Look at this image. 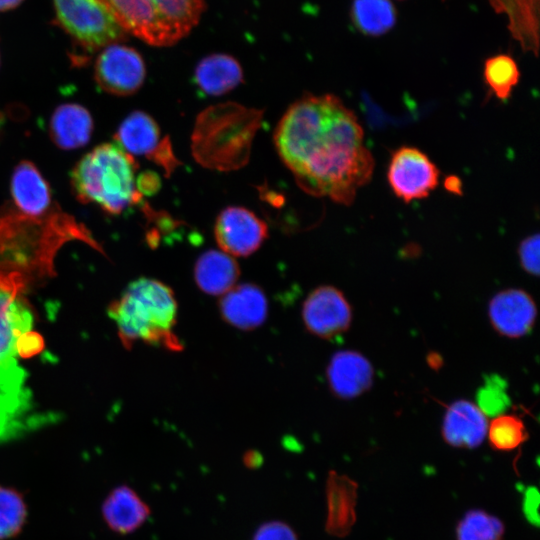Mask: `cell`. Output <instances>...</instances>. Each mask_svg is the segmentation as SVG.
Masks as SVG:
<instances>
[{"instance_id":"cell-1","label":"cell","mask_w":540,"mask_h":540,"mask_svg":"<svg viewBox=\"0 0 540 540\" xmlns=\"http://www.w3.org/2000/svg\"><path fill=\"white\" fill-rule=\"evenodd\" d=\"M277 153L297 185L312 196L350 205L374 171L364 131L352 110L332 94H304L274 132Z\"/></svg>"},{"instance_id":"cell-2","label":"cell","mask_w":540,"mask_h":540,"mask_svg":"<svg viewBox=\"0 0 540 540\" xmlns=\"http://www.w3.org/2000/svg\"><path fill=\"white\" fill-rule=\"evenodd\" d=\"M73 239L100 250L85 227L60 210L30 217L5 207L0 211V285L23 293L29 284L50 276L56 252Z\"/></svg>"},{"instance_id":"cell-3","label":"cell","mask_w":540,"mask_h":540,"mask_svg":"<svg viewBox=\"0 0 540 540\" xmlns=\"http://www.w3.org/2000/svg\"><path fill=\"white\" fill-rule=\"evenodd\" d=\"M263 110L235 102L219 103L196 117L191 151L201 166L222 172L245 166L261 126Z\"/></svg>"},{"instance_id":"cell-4","label":"cell","mask_w":540,"mask_h":540,"mask_svg":"<svg viewBox=\"0 0 540 540\" xmlns=\"http://www.w3.org/2000/svg\"><path fill=\"white\" fill-rule=\"evenodd\" d=\"M178 305L173 290L151 278H139L110 304L109 316L117 325L126 348L137 341L180 351L183 346L174 331Z\"/></svg>"},{"instance_id":"cell-5","label":"cell","mask_w":540,"mask_h":540,"mask_svg":"<svg viewBox=\"0 0 540 540\" xmlns=\"http://www.w3.org/2000/svg\"><path fill=\"white\" fill-rule=\"evenodd\" d=\"M134 157L117 144L104 143L81 158L70 174L76 199L95 204L110 215H120L140 204L142 194L136 188Z\"/></svg>"},{"instance_id":"cell-6","label":"cell","mask_w":540,"mask_h":540,"mask_svg":"<svg viewBox=\"0 0 540 540\" xmlns=\"http://www.w3.org/2000/svg\"><path fill=\"white\" fill-rule=\"evenodd\" d=\"M127 33L145 43L171 46L188 35L205 10V0H104Z\"/></svg>"},{"instance_id":"cell-7","label":"cell","mask_w":540,"mask_h":540,"mask_svg":"<svg viewBox=\"0 0 540 540\" xmlns=\"http://www.w3.org/2000/svg\"><path fill=\"white\" fill-rule=\"evenodd\" d=\"M56 22L86 54L127 39L128 33L104 0H53Z\"/></svg>"},{"instance_id":"cell-8","label":"cell","mask_w":540,"mask_h":540,"mask_svg":"<svg viewBox=\"0 0 540 540\" xmlns=\"http://www.w3.org/2000/svg\"><path fill=\"white\" fill-rule=\"evenodd\" d=\"M440 172L423 151L402 146L391 156L387 179L396 197L405 203L426 198L439 184Z\"/></svg>"},{"instance_id":"cell-9","label":"cell","mask_w":540,"mask_h":540,"mask_svg":"<svg viewBox=\"0 0 540 540\" xmlns=\"http://www.w3.org/2000/svg\"><path fill=\"white\" fill-rule=\"evenodd\" d=\"M145 77L144 60L132 47L114 43L104 47L96 59L94 78L107 93L132 95L142 87Z\"/></svg>"},{"instance_id":"cell-10","label":"cell","mask_w":540,"mask_h":540,"mask_svg":"<svg viewBox=\"0 0 540 540\" xmlns=\"http://www.w3.org/2000/svg\"><path fill=\"white\" fill-rule=\"evenodd\" d=\"M352 307L338 288L322 285L314 289L302 306L306 329L321 339H333L345 333L352 323Z\"/></svg>"},{"instance_id":"cell-11","label":"cell","mask_w":540,"mask_h":540,"mask_svg":"<svg viewBox=\"0 0 540 540\" xmlns=\"http://www.w3.org/2000/svg\"><path fill=\"white\" fill-rule=\"evenodd\" d=\"M214 235L221 251L232 257H246L263 244L268 226L251 210L228 206L216 218Z\"/></svg>"},{"instance_id":"cell-12","label":"cell","mask_w":540,"mask_h":540,"mask_svg":"<svg viewBox=\"0 0 540 540\" xmlns=\"http://www.w3.org/2000/svg\"><path fill=\"white\" fill-rule=\"evenodd\" d=\"M488 317L500 335L515 339L528 334L537 317L534 299L526 291L509 288L496 293L488 304Z\"/></svg>"},{"instance_id":"cell-13","label":"cell","mask_w":540,"mask_h":540,"mask_svg":"<svg viewBox=\"0 0 540 540\" xmlns=\"http://www.w3.org/2000/svg\"><path fill=\"white\" fill-rule=\"evenodd\" d=\"M326 377L332 393L341 399H353L368 391L373 383L371 362L358 351L341 350L333 354Z\"/></svg>"},{"instance_id":"cell-14","label":"cell","mask_w":540,"mask_h":540,"mask_svg":"<svg viewBox=\"0 0 540 540\" xmlns=\"http://www.w3.org/2000/svg\"><path fill=\"white\" fill-rule=\"evenodd\" d=\"M27 373L16 359L0 363V440L12 436L28 411L30 393L25 386Z\"/></svg>"},{"instance_id":"cell-15","label":"cell","mask_w":540,"mask_h":540,"mask_svg":"<svg viewBox=\"0 0 540 540\" xmlns=\"http://www.w3.org/2000/svg\"><path fill=\"white\" fill-rule=\"evenodd\" d=\"M487 429V416L475 403L460 399L446 408L442 436L447 444L457 448H476L484 441Z\"/></svg>"},{"instance_id":"cell-16","label":"cell","mask_w":540,"mask_h":540,"mask_svg":"<svg viewBox=\"0 0 540 540\" xmlns=\"http://www.w3.org/2000/svg\"><path fill=\"white\" fill-rule=\"evenodd\" d=\"M219 310L228 324L240 330H253L267 318V297L256 284L236 285L222 295Z\"/></svg>"},{"instance_id":"cell-17","label":"cell","mask_w":540,"mask_h":540,"mask_svg":"<svg viewBox=\"0 0 540 540\" xmlns=\"http://www.w3.org/2000/svg\"><path fill=\"white\" fill-rule=\"evenodd\" d=\"M101 514L108 528L120 535L139 529L151 514L148 504L128 485L113 488L101 505Z\"/></svg>"},{"instance_id":"cell-18","label":"cell","mask_w":540,"mask_h":540,"mask_svg":"<svg viewBox=\"0 0 540 540\" xmlns=\"http://www.w3.org/2000/svg\"><path fill=\"white\" fill-rule=\"evenodd\" d=\"M11 194L17 210L26 216L42 217L53 209L50 186L30 161H21L15 167Z\"/></svg>"},{"instance_id":"cell-19","label":"cell","mask_w":540,"mask_h":540,"mask_svg":"<svg viewBox=\"0 0 540 540\" xmlns=\"http://www.w3.org/2000/svg\"><path fill=\"white\" fill-rule=\"evenodd\" d=\"M358 484L345 475L330 471L326 480L327 519L325 530L336 537L347 536L356 522Z\"/></svg>"},{"instance_id":"cell-20","label":"cell","mask_w":540,"mask_h":540,"mask_svg":"<svg viewBox=\"0 0 540 540\" xmlns=\"http://www.w3.org/2000/svg\"><path fill=\"white\" fill-rule=\"evenodd\" d=\"M22 294L0 285V363L18 356L19 336L32 328L33 316Z\"/></svg>"},{"instance_id":"cell-21","label":"cell","mask_w":540,"mask_h":540,"mask_svg":"<svg viewBox=\"0 0 540 540\" xmlns=\"http://www.w3.org/2000/svg\"><path fill=\"white\" fill-rule=\"evenodd\" d=\"M93 131V120L89 111L76 103L58 106L53 112L49 133L54 144L65 150L86 145Z\"/></svg>"},{"instance_id":"cell-22","label":"cell","mask_w":540,"mask_h":540,"mask_svg":"<svg viewBox=\"0 0 540 540\" xmlns=\"http://www.w3.org/2000/svg\"><path fill=\"white\" fill-rule=\"evenodd\" d=\"M195 83L207 95H224L243 82V70L236 58L229 54L213 53L196 65Z\"/></svg>"},{"instance_id":"cell-23","label":"cell","mask_w":540,"mask_h":540,"mask_svg":"<svg viewBox=\"0 0 540 540\" xmlns=\"http://www.w3.org/2000/svg\"><path fill=\"white\" fill-rule=\"evenodd\" d=\"M493 9L508 18V28L525 52L539 50V0H489Z\"/></svg>"},{"instance_id":"cell-24","label":"cell","mask_w":540,"mask_h":540,"mask_svg":"<svg viewBox=\"0 0 540 540\" xmlns=\"http://www.w3.org/2000/svg\"><path fill=\"white\" fill-rule=\"evenodd\" d=\"M240 269L235 259L223 251L208 250L201 254L194 267L197 286L210 295H223L233 288Z\"/></svg>"},{"instance_id":"cell-25","label":"cell","mask_w":540,"mask_h":540,"mask_svg":"<svg viewBox=\"0 0 540 540\" xmlns=\"http://www.w3.org/2000/svg\"><path fill=\"white\" fill-rule=\"evenodd\" d=\"M160 134L157 122L149 114L134 111L123 120L114 139L127 153L150 159L162 141Z\"/></svg>"},{"instance_id":"cell-26","label":"cell","mask_w":540,"mask_h":540,"mask_svg":"<svg viewBox=\"0 0 540 540\" xmlns=\"http://www.w3.org/2000/svg\"><path fill=\"white\" fill-rule=\"evenodd\" d=\"M351 18L363 34L380 36L396 22V12L389 0H353Z\"/></svg>"},{"instance_id":"cell-27","label":"cell","mask_w":540,"mask_h":540,"mask_svg":"<svg viewBox=\"0 0 540 540\" xmlns=\"http://www.w3.org/2000/svg\"><path fill=\"white\" fill-rule=\"evenodd\" d=\"M483 75L490 92L500 100L510 98L520 79L515 60L507 54H497L486 59Z\"/></svg>"},{"instance_id":"cell-28","label":"cell","mask_w":540,"mask_h":540,"mask_svg":"<svg viewBox=\"0 0 540 540\" xmlns=\"http://www.w3.org/2000/svg\"><path fill=\"white\" fill-rule=\"evenodd\" d=\"M27 517L24 495L12 486L0 484V540L18 536L26 525Z\"/></svg>"},{"instance_id":"cell-29","label":"cell","mask_w":540,"mask_h":540,"mask_svg":"<svg viewBox=\"0 0 540 540\" xmlns=\"http://www.w3.org/2000/svg\"><path fill=\"white\" fill-rule=\"evenodd\" d=\"M487 435L491 447L498 451H511L528 439L523 421L514 414H500L488 423Z\"/></svg>"},{"instance_id":"cell-30","label":"cell","mask_w":540,"mask_h":540,"mask_svg":"<svg viewBox=\"0 0 540 540\" xmlns=\"http://www.w3.org/2000/svg\"><path fill=\"white\" fill-rule=\"evenodd\" d=\"M502 521L482 510H470L456 528L457 540H501L504 534Z\"/></svg>"},{"instance_id":"cell-31","label":"cell","mask_w":540,"mask_h":540,"mask_svg":"<svg viewBox=\"0 0 540 540\" xmlns=\"http://www.w3.org/2000/svg\"><path fill=\"white\" fill-rule=\"evenodd\" d=\"M508 404L509 399L504 389L491 381L479 392L476 405L486 416L495 417L502 414Z\"/></svg>"},{"instance_id":"cell-32","label":"cell","mask_w":540,"mask_h":540,"mask_svg":"<svg viewBox=\"0 0 540 540\" xmlns=\"http://www.w3.org/2000/svg\"><path fill=\"white\" fill-rule=\"evenodd\" d=\"M521 267L530 275H539V235L523 239L518 247Z\"/></svg>"},{"instance_id":"cell-33","label":"cell","mask_w":540,"mask_h":540,"mask_svg":"<svg viewBox=\"0 0 540 540\" xmlns=\"http://www.w3.org/2000/svg\"><path fill=\"white\" fill-rule=\"evenodd\" d=\"M252 540H298V537L287 523L274 520L262 524Z\"/></svg>"},{"instance_id":"cell-34","label":"cell","mask_w":540,"mask_h":540,"mask_svg":"<svg viewBox=\"0 0 540 540\" xmlns=\"http://www.w3.org/2000/svg\"><path fill=\"white\" fill-rule=\"evenodd\" d=\"M44 348V340L40 334L27 331L21 334L16 342L17 355L29 358L40 353Z\"/></svg>"},{"instance_id":"cell-35","label":"cell","mask_w":540,"mask_h":540,"mask_svg":"<svg viewBox=\"0 0 540 540\" xmlns=\"http://www.w3.org/2000/svg\"><path fill=\"white\" fill-rule=\"evenodd\" d=\"M150 159L161 166L167 174H170L179 165V161L173 153L172 144L168 137L162 139L159 147Z\"/></svg>"},{"instance_id":"cell-36","label":"cell","mask_w":540,"mask_h":540,"mask_svg":"<svg viewBox=\"0 0 540 540\" xmlns=\"http://www.w3.org/2000/svg\"><path fill=\"white\" fill-rule=\"evenodd\" d=\"M539 491L535 486H528L523 491V513L527 521L535 527L539 526Z\"/></svg>"},{"instance_id":"cell-37","label":"cell","mask_w":540,"mask_h":540,"mask_svg":"<svg viewBox=\"0 0 540 540\" xmlns=\"http://www.w3.org/2000/svg\"><path fill=\"white\" fill-rule=\"evenodd\" d=\"M136 188L142 195L155 194L160 188V179L152 171L142 172L136 180Z\"/></svg>"},{"instance_id":"cell-38","label":"cell","mask_w":540,"mask_h":540,"mask_svg":"<svg viewBox=\"0 0 540 540\" xmlns=\"http://www.w3.org/2000/svg\"><path fill=\"white\" fill-rule=\"evenodd\" d=\"M243 461L248 468H257L262 463L261 455L256 451H248L243 457Z\"/></svg>"},{"instance_id":"cell-39","label":"cell","mask_w":540,"mask_h":540,"mask_svg":"<svg viewBox=\"0 0 540 540\" xmlns=\"http://www.w3.org/2000/svg\"><path fill=\"white\" fill-rule=\"evenodd\" d=\"M23 0H0V11H5L18 6Z\"/></svg>"}]
</instances>
